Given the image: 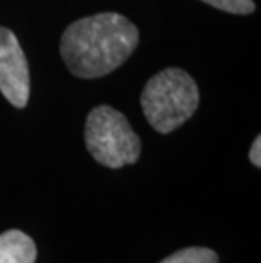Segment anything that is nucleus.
I'll use <instances>...</instances> for the list:
<instances>
[{"instance_id":"nucleus-1","label":"nucleus","mask_w":261,"mask_h":263,"mask_svg":"<svg viewBox=\"0 0 261 263\" xmlns=\"http://www.w3.org/2000/svg\"><path fill=\"white\" fill-rule=\"evenodd\" d=\"M139 43V31L121 14L102 12L78 19L61 36L59 53L78 78H101L124 63Z\"/></svg>"},{"instance_id":"nucleus-2","label":"nucleus","mask_w":261,"mask_h":263,"mask_svg":"<svg viewBox=\"0 0 261 263\" xmlns=\"http://www.w3.org/2000/svg\"><path fill=\"white\" fill-rule=\"evenodd\" d=\"M198 100L195 80L185 70L171 66L148 80L141 93V107L154 131L168 134L195 114Z\"/></svg>"},{"instance_id":"nucleus-3","label":"nucleus","mask_w":261,"mask_h":263,"mask_svg":"<svg viewBox=\"0 0 261 263\" xmlns=\"http://www.w3.org/2000/svg\"><path fill=\"white\" fill-rule=\"evenodd\" d=\"M85 143L88 153L109 168L136 163L141 155V139L127 117L110 105L90 110L85 122Z\"/></svg>"},{"instance_id":"nucleus-4","label":"nucleus","mask_w":261,"mask_h":263,"mask_svg":"<svg viewBox=\"0 0 261 263\" xmlns=\"http://www.w3.org/2000/svg\"><path fill=\"white\" fill-rule=\"evenodd\" d=\"M0 92L17 109L29 102V66L19 39L7 27H0Z\"/></svg>"},{"instance_id":"nucleus-5","label":"nucleus","mask_w":261,"mask_h":263,"mask_svg":"<svg viewBox=\"0 0 261 263\" xmlns=\"http://www.w3.org/2000/svg\"><path fill=\"white\" fill-rule=\"evenodd\" d=\"M36 245L19 229H9L0 234V263H34Z\"/></svg>"},{"instance_id":"nucleus-6","label":"nucleus","mask_w":261,"mask_h":263,"mask_svg":"<svg viewBox=\"0 0 261 263\" xmlns=\"http://www.w3.org/2000/svg\"><path fill=\"white\" fill-rule=\"evenodd\" d=\"M215 251L209 248H185L173 253L159 263H217Z\"/></svg>"},{"instance_id":"nucleus-7","label":"nucleus","mask_w":261,"mask_h":263,"mask_svg":"<svg viewBox=\"0 0 261 263\" xmlns=\"http://www.w3.org/2000/svg\"><path fill=\"white\" fill-rule=\"evenodd\" d=\"M202 2L212 5L215 9L224 10V12L237 15H248L254 12V9H256V4L253 0H202Z\"/></svg>"},{"instance_id":"nucleus-8","label":"nucleus","mask_w":261,"mask_h":263,"mask_svg":"<svg viewBox=\"0 0 261 263\" xmlns=\"http://www.w3.org/2000/svg\"><path fill=\"white\" fill-rule=\"evenodd\" d=\"M249 160H251V163L256 166V168L261 166V138L259 136L254 139L253 146L249 149Z\"/></svg>"}]
</instances>
